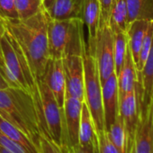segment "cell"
Here are the masks:
<instances>
[{"instance_id": "cb8c5ba5", "label": "cell", "mask_w": 153, "mask_h": 153, "mask_svg": "<svg viewBox=\"0 0 153 153\" xmlns=\"http://www.w3.org/2000/svg\"><path fill=\"white\" fill-rule=\"evenodd\" d=\"M152 39H153V20L150 21L147 31L145 33L140 49V52H139V59H138V63L136 66V69L138 72V75H140V73L141 72L145 62L148 59L150 48H151V44H152Z\"/></svg>"}, {"instance_id": "7c38bea8", "label": "cell", "mask_w": 153, "mask_h": 153, "mask_svg": "<svg viewBox=\"0 0 153 153\" xmlns=\"http://www.w3.org/2000/svg\"><path fill=\"white\" fill-rule=\"evenodd\" d=\"M102 99L105 130L115 121L119 114V97L117 76L113 73L102 84Z\"/></svg>"}, {"instance_id": "d6986e66", "label": "cell", "mask_w": 153, "mask_h": 153, "mask_svg": "<svg viewBox=\"0 0 153 153\" xmlns=\"http://www.w3.org/2000/svg\"><path fill=\"white\" fill-rule=\"evenodd\" d=\"M97 143V133L96 129L88 111V108L85 102H83L81 119L79 131V144L86 146Z\"/></svg>"}, {"instance_id": "4316f807", "label": "cell", "mask_w": 153, "mask_h": 153, "mask_svg": "<svg viewBox=\"0 0 153 153\" xmlns=\"http://www.w3.org/2000/svg\"><path fill=\"white\" fill-rule=\"evenodd\" d=\"M0 16L6 20L18 18L14 0H0Z\"/></svg>"}, {"instance_id": "f1b7e54d", "label": "cell", "mask_w": 153, "mask_h": 153, "mask_svg": "<svg viewBox=\"0 0 153 153\" xmlns=\"http://www.w3.org/2000/svg\"><path fill=\"white\" fill-rule=\"evenodd\" d=\"M99 3H100V10H101L99 24L109 23L110 11H111L113 0H99Z\"/></svg>"}, {"instance_id": "3957f363", "label": "cell", "mask_w": 153, "mask_h": 153, "mask_svg": "<svg viewBox=\"0 0 153 153\" xmlns=\"http://www.w3.org/2000/svg\"><path fill=\"white\" fill-rule=\"evenodd\" d=\"M83 30L82 18L54 20L49 16L48 44L51 59H62L68 54H82L87 44Z\"/></svg>"}, {"instance_id": "ba28073f", "label": "cell", "mask_w": 153, "mask_h": 153, "mask_svg": "<svg viewBox=\"0 0 153 153\" xmlns=\"http://www.w3.org/2000/svg\"><path fill=\"white\" fill-rule=\"evenodd\" d=\"M66 79V95L84 102V66L82 54H68L62 58Z\"/></svg>"}, {"instance_id": "d6a6232c", "label": "cell", "mask_w": 153, "mask_h": 153, "mask_svg": "<svg viewBox=\"0 0 153 153\" xmlns=\"http://www.w3.org/2000/svg\"><path fill=\"white\" fill-rule=\"evenodd\" d=\"M0 153H12V152H10L9 150L6 149L5 148H3L1 145H0Z\"/></svg>"}, {"instance_id": "2e32d148", "label": "cell", "mask_w": 153, "mask_h": 153, "mask_svg": "<svg viewBox=\"0 0 153 153\" xmlns=\"http://www.w3.org/2000/svg\"><path fill=\"white\" fill-rule=\"evenodd\" d=\"M152 20H145L140 19L136 20L131 24H129L126 33L128 37V45L132 56V59L134 61L135 66H137L140 49L147 31V28Z\"/></svg>"}, {"instance_id": "1f68e13d", "label": "cell", "mask_w": 153, "mask_h": 153, "mask_svg": "<svg viewBox=\"0 0 153 153\" xmlns=\"http://www.w3.org/2000/svg\"><path fill=\"white\" fill-rule=\"evenodd\" d=\"M54 1H55V0H42V6H43V7H44L46 10H48V9L52 6V4L54 3Z\"/></svg>"}, {"instance_id": "8fae6325", "label": "cell", "mask_w": 153, "mask_h": 153, "mask_svg": "<svg viewBox=\"0 0 153 153\" xmlns=\"http://www.w3.org/2000/svg\"><path fill=\"white\" fill-rule=\"evenodd\" d=\"M42 80L47 84L59 106L63 110L66 96V79L62 59H50Z\"/></svg>"}, {"instance_id": "5bb4252c", "label": "cell", "mask_w": 153, "mask_h": 153, "mask_svg": "<svg viewBox=\"0 0 153 153\" xmlns=\"http://www.w3.org/2000/svg\"><path fill=\"white\" fill-rule=\"evenodd\" d=\"M138 82L139 75L128 45L123 67L117 76L119 101L125 94L134 90L136 88V85Z\"/></svg>"}, {"instance_id": "6da1fadb", "label": "cell", "mask_w": 153, "mask_h": 153, "mask_svg": "<svg viewBox=\"0 0 153 153\" xmlns=\"http://www.w3.org/2000/svg\"><path fill=\"white\" fill-rule=\"evenodd\" d=\"M48 13L43 6L25 19L6 20L7 28L20 46L36 82L42 80L51 59L48 44Z\"/></svg>"}, {"instance_id": "e0dca14e", "label": "cell", "mask_w": 153, "mask_h": 153, "mask_svg": "<svg viewBox=\"0 0 153 153\" xmlns=\"http://www.w3.org/2000/svg\"><path fill=\"white\" fill-rule=\"evenodd\" d=\"M128 25L140 19L153 20V0H126Z\"/></svg>"}, {"instance_id": "83f0119b", "label": "cell", "mask_w": 153, "mask_h": 153, "mask_svg": "<svg viewBox=\"0 0 153 153\" xmlns=\"http://www.w3.org/2000/svg\"><path fill=\"white\" fill-rule=\"evenodd\" d=\"M61 149L64 153H97V143L86 146L76 144L73 146H64Z\"/></svg>"}, {"instance_id": "ffe728a7", "label": "cell", "mask_w": 153, "mask_h": 153, "mask_svg": "<svg viewBox=\"0 0 153 153\" xmlns=\"http://www.w3.org/2000/svg\"><path fill=\"white\" fill-rule=\"evenodd\" d=\"M114 33V73L118 76L126 55L128 48V37L126 32L118 28L111 27Z\"/></svg>"}, {"instance_id": "44dd1931", "label": "cell", "mask_w": 153, "mask_h": 153, "mask_svg": "<svg viewBox=\"0 0 153 153\" xmlns=\"http://www.w3.org/2000/svg\"><path fill=\"white\" fill-rule=\"evenodd\" d=\"M110 26L123 32L128 28V12L126 0H113L110 11Z\"/></svg>"}, {"instance_id": "4fadbf2b", "label": "cell", "mask_w": 153, "mask_h": 153, "mask_svg": "<svg viewBox=\"0 0 153 153\" xmlns=\"http://www.w3.org/2000/svg\"><path fill=\"white\" fill-rule=\"evenodd\" d=\"M100 3L99 0H83L82 20L88 33L87 48L90 52H94L95 41L100 22Z\"/></svg>"}, {"instance_id": "ac0fdd59", "label": "cell", "mask_w": 153, "mask_h": 153, "mask_svg": "<svg viewBox=\"0 0 153 153\" xmlns=\"http://www.w3.org/2000/svg\"><path fill=\"white\" fill-rule=\"evenodd\" d=\"M0 131L13 141L23 146L31 153H38L36 144L33 143L23 131L0 115Z\"/></svg>"}, {"instance_id": "30bf717a", "label": "cell", "mask_w": 153, "mask_h": 153, "mask_svg": "<svg viewBox=\"0 0 153 153\" xmlns=\"http://www.w3.org/2000/svg\"><path fill=\"white\" fill-rule=\"evenodd\" d=\"M119 114L123 120L126 137L125 153H131L138 123V101L135 89L125 94L119 101Z\"/></svg>"}, {"instance_id": "5b68a950", "label": "cell", "mask_w": 153, "mask_h": 153, "mask_svg": "<svg viewBox=\"0 0 153 153\" xmlns=\"http://www.w3.org/2000/svg\"><path fill=\"white\" fill-rule=\"evenodd\" d=\"M40 91L41 108L42 114V125L50 137L59 146L64 142L63 110L59 106L52 92L43 80L37 81Z\"/></svg>"}, {"instance_id": "9c48e42d", "label": "cell", "mask_w": 153, "mask_h": 153, "mask_svg": "<svg viewBox=\"0 0 153 153\" xmlns=\"http://www.w3.org/2000/svg\"><path fill=\"white\" fill-rule=\"evenodd\" d=\"M82 105V101L68 95L65 96L63 106L64 142L62 147L79 144V131Z\"/></svg>"}, {"instance_id": "277c9868", "label": "cell", "mask_w": 153, "mask_h": 153, "mask_svg": "<svg viewBox=\"0 0 153 153\" xmlns=\"http://www.w3.org/2000/svg\"><path fill=\"white\" fill-rule=\"evenodd\" d=\"M82 58L84 66V102L88 108L97 132L105 130L102 84L97 59L94 53L88 50L87 44L83 48Z\"/></svg>"}, {"instance_id": "d4e9b609", "label": "cell", "mask_w": 153, "mask_h": 153, "mask_svg": "<svg viewBox=\"0 0 153 153\" xmlns=\"http://www.w3.org/2000/svg\"><path fill=\"white\" fill-rule=\"evenodd\" d=\"M14 4L20 19L34 15L42 7V0H14Z\"/></svg>"}, {"instance_id": "7a4b0ae2", "label": "cell", "mask_w": 153, "mask_h": 153, "mask_svg": "<svg viewBox=\"0 0 153 153\" xmlns=\"http://www.w3.org/2000/svg\"><path fill=\"white\" fill-rule=\"evenodd\" d=\"M0 115L36 144L40 121L35 103L30 94L13 88L0 90Z\"/></svg>"}, {"instance_id": "4dcf8cb0", "label": "cell", "mask_w": 153, "mask_h": 153, "mask_svg": "<svg viewBox=\"0 0 153 153\" xmlns=\"http://www.w3.org/2000/svg\"><path fill=\"white\" fill-rule=\"evenodd\" d=\"M8 88H9L8 84L5 80V79H4V76H2V74L0 73V90H3V89Z\"/></svg>"}, {"instance_id": "484cf974", "label": "cell", "mask_w": 153, "mask_h": 153, "mask_svg": "<svg viewBox=\"0 0 153 153\" xmlns=\"http://www.w3.org/2000/svg\"><path fill=\"white\" fill-rule=\"evenodd\" d=\"M97 153H120L117 148L110 140L106 130L97 131Z\"/></svg>"}, {"instance_id": "f546056e", "label": "cell", "mask_w": 153, "mask_h": 153, "mask_svg": "<svg viewBox=\"0 0 153 153\" xmlns=\"http://www.w3.org/2000/svg\"><path fill=\"white\" fill-rule=\"evenodd\" d=\"M7 32V24H6V19H4L1 16H0V58H3L2 54V47H1V42L6 34Z\"/></svg>"}, {"instance_id": "9a60e30c", "label": "cell", "mask_w": 153, "mask_h": 153, "mask_svg": "<svg viewBox=\"0 0 153 153\" xmlns=\"http://www.w3.org/2000/svg\"><path fill=\"white\" fill-rule=\"evenodd\" d=\"M82 6L83 0H55L46 11L49 16L54 20L82 18Z\"/></svg>"}, {"instance_id": "603a6c76", "label": "cell", "mask_w": 153, "mask_h": 153, "mask_svg": "<svg viewBox=\"0 0 153 153\" xmlns=\"http://www.w3.org/2000/svg\"><path fill=\"white\" fill-rule=\"evenodd\" d=\"M38 153H64L59 146L50 137L48 131L43 126H40V133L36 141Z\"/></svg>"}, {"instance_id": "7402d4cb", "label": "cell", "mask_w": 153, "mask_h": 153, "mask_svg": "<svg viewBox=\"0 0 153 153\" xmlns=\"http://www.w3.org/2000/svg\"><path fill=\"white\" fill-rule=\"evenodd\" d=\"M110 140L117 148L120 153H125L126 151V137L123 120L121 115L118 114L115 121L106 130Z\"/></svg>"}, {"instance_id": "8992f818", "label": "cell", "mask_w": 153, "mask_h": 153, "mask_svg": "<svg viewBox=\"0 0 153 153\" xmlns=\"http://www.w3.org/2000/svg\"><path fill=\"white\" fill-rule=\"evenodd\" d=\"M93 53L97 59L101 84H103L114 73V33L110 23L99 24Z\"/></svg>"}, {"instance_id": "52a82bcc", "label": "cell", "mask_w": 153, "mask_h": 153, "mask_svg": "<svg viewBox=\"0 0 153 153\" xmlns=\"http://www.w3.org/2000/svg\"><path fill=\"white\" fill-rule=\"evenodd\" d=\"M131 153H153V102L138 103V123Z\"/></svg>"}]
</instances>
